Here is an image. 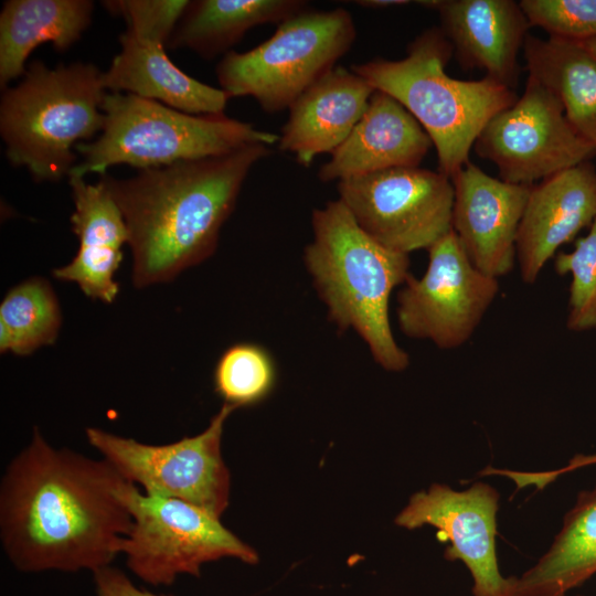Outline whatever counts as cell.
I'll use <instances>...</instances> for the list:
<instances>
[{"instance_id": "1", "label": "cell", "mask_w": 596, "mask_h": 596, "mask_svg": "<svg viewBox=\"0 0 596 596\" xmlns=\"http://www.w3.org/2000/svg\"><path fill=\"white\" fill-rule=\"evenodd\" d=\"M104 458L49 444L38 427L0 481V541L21 572H96L121 554L132 519Z\"/></svg>"}, {"instance_id": "25", "label": "cell", "mask_w": 596, "mask_h": 596, "mask_svg": "<svg viewBox=\"0 0 596 596\" xmlns=\"http://www.w3.org/2000/svg\"><path fill=\"white\" fill-rule=\"evenodd\" d=\"M62 324L49 280L32 277L12 287L0 304V351L29 355L55 342Z\"/></svg>"}, {"instance_id": "2", "label": "cell", "mask_w": 596, "mask_h": 596, "mask_svg": "<svg viewBox=\"0 0 596 596\" xmlns=\"http://www.w3.org/2000/svg\"><path fill=\"white\" fill-rule=\"evenodd\" d=\"M272 153L252 143L219 156L99 178L120 209L137 288L174 279L209 258L251 169Z\"/></svg>"}, {"instance_id": "4", "label": "cell", "mask_w": 596, "mask_h": 596, "mask_svg": "<svg viewBox=\"0 0 596 596\" xmlns=\"http://www.w3.org/2000/svg\"><path fill=\"white\" fill-rule=\"evenodd\" d=\"M453 53L443 30L430 28L408 44L401 60L376 57L350 66L412 114L433 141L438 171L449 178L469 161L490 119L518 99L514 89L489 77L461 81L449 76L445 67Z\"/></svg>"}, {"instance_id": "16", "label": "cell", "mask_w": 596, "mask_h": 596, "mask_svg": "<svg viewBox=\"0 0 596 596\" xmlns=\"http://www.w3.org/2000/svg\"><path fill=\"white\" fill-rule=\"evenodd\" d=\"M596 219V168L592 161L533 184L517 235V259L526 284L538 279L558 247Z\"/></svg>"}, {"instance_id": "6", "label": "cell", "mask_w": 596, "mask_h": 596, "mask_svg": "<svg viewBox=\"0 0 596 596\" xmlns=\"http://www.w3.org/2000/svg\"><path fill=\"white\" fill-rule=\"evenodd\" d=\"M104 126L75 150L82 161L70 177L105 174L109 167L160 168L231 152L252 143L272 146L278 135L222 115H192L157 100L110 92L102 104Z\"/></svg>"}, {"instance_id": "18", "label": "cell", "mask_w": 596, "mask_h": 596, "mask_svg": "<svg viewBox=\"0 0 596 596\" xmlns=\"http://www.w3.org/2000/svg\"><path fill=\"white\" fill-rule=\"evenodd\" d=\"M374 91L351 68L333 67L288 108L278 148L304 167L321 153H332L359 123Z\"/></svg>"}, {"instance_id": "15", "label": "cell", "mask_w": 596, "mask_h": 596, "mask_svg": "<svg viewBox=\"0 0 596 596\" xmlns=\"http://www.w3.org/2000/svg\"><path fill=\"white\" fill-rule=\"evenodd\" d=\"M417 3L438 12L440 29L464 70L483 71L486 77L515 88L520 75L518 56L531 28L519 1L432 0Z\"/></svg>"}, {"instance_id": "26", "label": "cell", "mask_w": 596, "mask_h": 596, "mask_svg": "<svg viewBox=\"0 0 596 596\" xmlns=\"http://www.w3.org/2000/svg\"><path fill=\"white\" fill-rule=\"evenodd\" d=\"M277 368L270 352L253 342H237L220 355L213 372L215 393L235 408L258 404L273 391Z\"/></svg>"}, {"instance_id": "20", "label": "cell", "mask_w": 596, "mask_h": 596, "mask_svg": "<svg viewBox=\"0 0 596 596\" xmlns=\"http://www.w3.org/2000/svg\"><path fill=\"white\" fill-rule=\"evenodd\" d=\"M91 0H9L0 12V86L26 71L29 55L40 44L58 52L77 42L92 22Z\"/></svg>"}, {"instance_id": "31", "label": "cell", "mask_w": 596, "mask_h": 596, "mask_svg": "<svg viewBox=\"0 0 596 596\" xmlns=\"http://www.w3.org/2000/svg\"><path fill=\"white\" fill-rule=\"evenodd\" d=\"M355 2L358 3V6L365 7V8H374V9L404 6V4L411 3V1H406V0H360Z\"/></svg>"}, {"instance_id": "19", "label": "cell", "mask_w": 596, "mask_h": 596, "mask_svg": "<svg viewBox=\"0 0 596 596\" xmlns=\"http://www.w3.org/2000/svg\"><path fill=\"white\" fill-rule=\"evenodd\" d=\"M120 52L103 72L107 91L157 100L192 115H222L230 96L181 71L166 46L139 40L127 32L119 36Z\"/></svg>"}, {"instance_id": "24", "label": "cell", "mask_w": 596, "mask_h": 596, "mask_svg": "<svg viewBox=\"0 0 596 596\" xmlns=\"http://www.w3.org/2000/svg\"><path fill=\"white\" fill-rule=\"evenodd\" d=\"M74 201L72 230L79 247L72 259L77 267L116 273L123 262L128 231L123 213L104 181L89 184L84 178L70 177Z\"/></svg>"}, {"instance_id": "27", "label": "cell", "mask_w": 596, "mask_h": 596, "mask_svg": "<svg viewBox=\"0 0 596 596\" xmlns=\"http://www.w3.org/2000/svg\"><path fill=\"white\" fill-rule=\"evenodd\" d=\"M558 275H572L566 327L575 332L596 330V219L570 253L554 258Z\"/></svg>"}, {"instance_id": "7", "label": "cell", "mask_w": 596, "mask_h": 596, "mask_svg": "<svg viewBox=\"0 0 596 596\" xmlns=\"http://www.w3.org/2000/svg\"><path fill=\"white\" fill-rule=\"evenodd\" d=\"M355 36L353 18L344 8H308L280 22L259 45L223 55L215 68L220 88L230 98L253 97L266 113L283 111L336 67Z\"/></svg>"}, {"instance_id": "9", "label": "cell", "mask_w": 596, "mask_h": 596, "mask_svg": "<svg viewBox=\"0 0 596 596\" xmlns=\"http://www.w3.org/2000/svg\"><path fill=\"white\" fill-rule=\"evenodd\" d=\"M235 407L223 403L200 434L166 445H149L87 427V441L119 475L145 493L179 499L220 518L230 501L231 476L222 458L224 424Z\"/></svg>"}, {"instance_id": "22", "label": "cell", "mask_w": 596, "mask_h": 596, "mask_svg": "<svg viewBox=\"0 0 596 596\" xmlns=\"http://www.w3.org/2000/svg\"><path fill=\"white\" fill-rule=\"evenodd\" d=\"M596 573V485L579 493L549 551L520 577L512 596H565Z\"/></svg>"}, {"instance_id": "12", "label": "cell", "mask_w": 596, "mask_h": 596, "mask_svg": "<svg viewBox=\"0 0 596 596\" xmlns=\"http://www.w3.org/2000/svg\"><path fill=\"white\" fill-rule=\"evenodd\" d=\"M499 291L497 278L478 270L451 230L428 248L421 278L409 274L397 295L401 331L443 350L466 343Z\"/></svg>"}, {"instance_id": "32", "label": "cell", "mask_w": 596, "mask_h": 596, "mask_svg": "<svg viewBox=\"0 0 596 596\" xmlns=\"http://www.w3.org/2000/svg\"><path fill=\"white\" fill-rule=\"evenodd\" d=\"M596 464V455L583 456L578 455L571 459L570 464L566 467H563V471L566 473L568 471L575 470L581 467Z\"/></svg>"}, {"instance_id": "8", "label": "cell", "mask_w": 596, "mask_h": 596, "mask_svg": "<svg viewBox=\"0 0 596 596\" xmlns=\"http://www.w3.org/2000/svg\"><path fill=\"white\" fill-rule=\"evenodd\" d=\"M116 493L132 519L121 554L127 567L150 585L170 586L181 574L199 577L204 563L223 557L258 561L254 549L198 505L147 494L126 479Z\"/></svg>"}, {"instance_id": "17", "label": "cell", "mask_w": 596, "mask_h": 596, "mask_svg": "<svg viewBox=\"0 0 596 596\" xmlns=\"http://www.w3.org/2000/svg\"><path fill=\"white\" fill-rule=\"evenodd\" d=\"M434 147L428 134L391 95L375 89L348 138L318 170L321 182L393 168L418 167Z\"/></svg>"}, {"instance_id": "30", "label": "cell", "mask_w": 596, "mask_h": 596, "mask_svg": "<svg viewBox=\"0 0 596 596\" xmlns=\"http://www.w3.org/2000/svg\"><path fill=\"white\" fill-rule=\"evenodd\" d=\"M95 596H170L139 588L120 570L111 565L93 573Z\"/></svg>"}, {"instance_id": "33", "label": "cell", "mask_w": 596, "mask_h": 596, "mask_svg": "<svg viewBox=\"0 0 596 596\" xmlns=\"http://www.w3.org/2000/svg\"><path fill=\"white\" fill-rule=\"evenodd\" d=\"M578 44H581L596 60V38L579 42Z\"/></svg>"}, {"instance_id": "23", "label": "cell", "mask_w": 596, "mask_h": 596, "mask_svg": "<svg viewBox=\"0 0 596 596\" xmlns=\"http://www.w3.org/2000/svg\"><path fill=\"white\" fill-rule=\"evenodd\" d=\"M525 70L561 100L575 131L596 147V60L578 43L528 34Z\"/></svg>"}, {"instance_id": "10", "label": "cell", "mask_w": 596, "mask_h": 596, "mask_svg": "<svg viewBox=\"0 0 596 596\" xmlns=\"http://www.w3.org/2000/svg\"><path fill=\"white\" fill-rule=\"evenodd\" d=\"M339 199L384 247L428 249L451 231L454 185L440 171L393 168L338 181Z\"/></svg>"}, {"instance_id": "21", "label": "cell", "mask_w": 596, "mask_h": 596, "mask_svg": "<svg viewBox=\"0 0 596 596\" xmlns=\"http://www.w3.org/2000/svg\"><path fill=\"white\" fill-rule=\"evenodd\" d=\"M308 9L300 0L190 1L168 46L203 58L226 54L254 26L277 23Z\"/></svg>"}, {"instance_id": "14", "label": "cell", "mask_w": 596, "mask_h": 596, "mask_svg": "<svg viewBox=\"0 0 596 596\" xmlns=\"http://www.w3.org/2000/svg\"><path fill=\"white\" fill-rule=\"evenodd\" d=\"M451 230L472 265L493 278L512 272L517 235L533 185L493 178L470 160L451 178Z\"/></svg>"}, {"instance_id": "13", "label": "cell", "mask_w": 596, "mask_h": 596, "mask_svg": "<svg viewBox=\"0 0 596 596\" xmlns=\"http://www.w3.org/2000/svg\"><path fill=\"white\" fill-rule=\"evenodd\" d=\"M498 502V491L485 482L464 491L434 483L411 497L395 523L408 530L436 528L437 539L450 543L445 558L459 560L469 570L473 596H512L515 576L503 577L497 560Z\"/></svg>"}, {"instance_id": "5", "label": "cell", "mask_w": 596, "mask_h": 596, "mask_svg": "<svg viewBox=\"0 0 596 596\" xmlns=\"http://www.w3.org/2000/svg\"><path fill=\"white\" fill-rule=\"evenodd\" d=\"M106 94L103 72L93 64L49 67L33 61L0 99V134L11 164L26 168L36 182L68 177L75 146L103 129Z\"/></svg>"}, {"instance_id": "3", "label": "cell", "mask_w": 596, "mask_h": 596, "mask_svg": "<svg viewBox=\"0 0 596 596\" xmlns=\"http://www.w3.org/2000/svg\"><path fill=\"white\" fill-rule=\"evenodd\" d=\"M311 225L304 260L330 320L340 331L356 332L383 369L405 370L409 356L393 337L389 304L409 276L408 255L368 235L340 199L315 209Z\"/></svg>"}, {"instance_id": "29", "label": "cell", "mask_w": 596, "mask_h": 596, "mask_svg": "<svg viewBox=\"0 0 596 596\" xmlns=\"http://www.w3.org/2000/svg\"><path fill=\"white\" fill-rule=\"evenodd\" d=\"M188 0H108L102 4L106 10L121 17L125 32L147 42L167 46L182 18Z\"/></svg>"}, {"instance_id": "11", "label": "cell", "mask_w": 596, "mask_h": 596, "mask_svg": "<svg viewBox=\"0 0 596 596\" xmlns=\"http://www.w3.org/2000/svg\"><path fill=\"white\" fill-rule=\"evenodd\" d=\"M472 148L496 164L499 179L525 185L596 156V147L575 131L556 95L529 74L523 94L490 119Z\"/></svg>"}, {"instance_id": "28", "label": "cell", "mask_w": 596, "mask_h": 596, "mask_svg": "<svg viewBox=\"0 0 596 596\" xmlns=\"http://www.w3.org/2000/svg\"><path fill=\"white\" fill-rule=\"evenodd\" d=\"M519 4L531 28L549 38L584 42L596 38V0H521Z\"/></svg>"}]
</instances>
